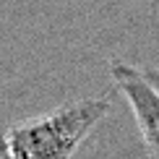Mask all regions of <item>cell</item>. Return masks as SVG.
<instances>
[{
	"mask_svg": "<svg viewBox=\"0 0 159 159\" xmlns=\"http://www.w3.org/2000/svg\"><path fill=\"white\" fill-rule=\"evenodd\" d=\"M0 159H5V136L0 133Z\"/></svg>",
	"mask_w": 159,
	"mask_h": 159,
	"instance_id": "3",
	"label": "cell"
},
{
	"mask_svg": "<svg viewBox=\"0 0 159 159\" xmlns=\"http://www.w3.org/2000/svg\"><path fill=\"white\" fill-rule=\"evenodd\" d=\"M110 110V97H86L5 130V159H73Z\"/></svg>",
	"mask_w": 159,
	"mask_h": 159,
	"instance_id": "1",
	"label": "cell"
},
{
	"mask_svg": "<svg viewBox=\"0 0 159 159\" xmlns=\"http://www.w3.org/2000/svg\"><path fill=\"white\" fill-rule=\"evenodd\" d=\"M110 76L133 110L149 159H159V68L112 60Z\"/></svg>",
	"mask_w": 159,
	"mask_h": 159,
	"instance_id": "2",
	"label": "cell"
}]
</instances>
